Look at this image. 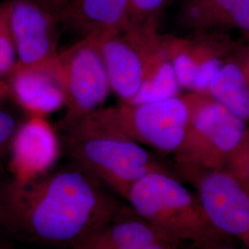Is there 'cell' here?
I'll return each instance as SVG.
<instances>
[{
    "mask_svg": "<svg viewBox=\"0 0 249 249\" xmlns=\"http://www.w3.org/2000/svg\"><path fill=\"white\" fill-rule=\"evenodd\" d=\"M74 164L0 190L13 232L69 249L114 219L124 205Z\"/></svg>",
    "mask_w": 249,
    "mask_h": 249,
    "instance_id": "1",
    "label": "cell"
},
{
    "mask_svg": "<svg viewBox=\"0 0 249 249\" xmlns=\"http://www.w3.org/2000/svg\"><path fill=\"white\" fill-rule=\"evenodd\" d=\"M125 200L137 213L181 245L207 249L233 241L214 225L198 196L172 173L146 176L130 188Z\"/></svg>",
    "mask_w": 249,
    "mask_h": 249,
    "instance_id": "2",
    "label": "cell"
},
{
    "mask_svg": "<svg viewBox=\"0 0 249 249\" xmlns=\"http://www.w3.org/2000/svg\"><path fill=\"white\" fill-rule=\"evenodd\" d=\"M193 96V91H190L186 95L156 102L100 107L64 131L66 135L116 136L174 154L187 131Z\"/></svg>",
    "mask_w": 249,
    "mask_h": 249,
    "instance_id": "3",
    "label": "cell"
},
{
    "mask_svg": "<svg viewBox=\"0 0 249 249\" xmlns=\"http://www.w3.org/2000/svg\"><path fill=\"white\" fill-rule=\"evenodd\" d=\"M74 164L125 199L130 188L146 176L171 173L139 143L104 134L66 135Z\"/></svg>",
    "mask_w": 249,
    "mask_h": 249,
    "instance_id": "4",
    "label": "cell"
},
{
    "mask_svg": "<svg viewBox=\"0 0 249 249\" xmlns=\"http://www.w3.org/2000/svg\"><path fill=\"white\" fill-rule=\"evenodd\" d=\"M183 142L174 153L179 173L225 169L249 125L205 92H193Z\"/></svg>",
    "mask_w": 249,
    "mask_h": 249,
    "instance_id": "5",
    "label": "cell"
},
{
    "mask_svg": "<svg viewBox=\"0 0 249 249\" xmlns=\"http://www.w3.org/2000/svg\"><path fill=\"white\" fill-rule=\"evenodd\" d=\"M54 64L65 93L63 130L97 110L107 98L110 81L106 65L93 39H80L59 52Z\"/></svg>",
    "mask_w": 249,
    "mask_h": 249,
    "instance_id": "6",
    "label": "cell"
},
{
    "mask_svg": "<svg viewBox=\"0 0 249 249\" xmlns=\"http://www.w3.org/2000/svg\"><path fill=\"white\" fill-rule=\"evenodd\" d=\"M181 88L205 92L224 64L244 47L227 33L163 35Z\"/></svg>",
    "mask_w": 249,
    "mask_h": 249,
    "instance_id": "7",
    "label": "cell"
},
{
    "mask_svg": "<svg viewBox=\"0 0 249 249\" xmlns=\"http://www.w3.org/2000/svg\"><path fill=\"white\" fill-rule=\"evenodd\" d=\"M160 36L157 28L128 26L121 33L95 40L106 65L111 89L122 103H130L139 92L147 65L160 43Z\"/></svg>",
    "mask_w": 249,
    "mask_h": 249,
    "instance_id": "8",
    "label": "cell"
},
{
    "mask_svg": "<svg viewBox=\"0 0 249 249\" xmlns=\"http://www.w3.org/2000/svg\"><path fill=\"white\" fill-rule=\"evenodd\" d=\"M214 225L249 249V191L225 169L185 171Z\"/></svg>",
    "mask_w": 249,
    "mask_h": 249,
    "instance_id": "9",
    "label": "cell"
},
{
    "mask_svg": "<svg viewBox=\"0 0 249 249\" xmlns=\"http://www.w3.org/2000/svg\"><path fill=\"white\" fill-rule=\"evenodd\" d=\"M59 13L36 0H9V23L17 53V68L45 65L58 51Z\"/></svg>",
    "mask_w": 249,
    "mask_h": 249,
    "instance_id": "10",
    "label": "cell"
},
{
    "mask_svg": "<svg viewBox=\"0 0 249 249\" xmlns=\"http://www.w3.org/2000/svg\"><path fill=\"white\" fill-rule=\"evenodd\" d=\"M9 151L13 180L25 184L48 173L60 148L55 130L45 116H30L18 125Z\"/></svg>",
    "mask_w": 249,
    "mask_h": 249,
    "instance_id": "11",
    "label": "cell"
},
{
    "mask_svg": "<svg viewBox=\"0 0 249 249\" xmlns=\"http://www.w3.org/2000/svg\"><path fill=\"white\" fill-rule=\"evenodd\" d=\"M54 59L37 67H15L8 78L10 96L29 116L45 117L65 107V93Z\"/></svg>",
    "mask_w": 249,
    "mask_h": 249,
    "instance_id": "12",
    "label": "cell"
},
{
    "mask_svg": "<svg viewBox=\"0 0 249 249\" xmlns=\"http://www.w3.org/2000/svg\"><path fill=\"white\" fill-rule=\"evenodd\" d=\"M130 0H67L60 19L80 36L99 40L125 30Z\"/></svg>",
    "mask_w": 249,
    "mask_h": 249,
    "instance_id": "13",
    "label": "cell"
},
{
    "mask_svg": "<svg viewBox=\"0 0 249 249\" xmlns=\"http://www.w3.org/2000/svg\"><path fill=\"white\" fill-rule=\"evenodd\" d=\"M178 21L190 34L238 30L248 35L249 0H183Z\"/></svg>",
    "mask_w": 249,
    "mask_h": 249,
    "instance_id": "14",
    "label": "cell"
},
{
    "mask_svg": "<svg viewBox=\"0 0 249 249\" xmlns=\"http://www.w3.org/2000/svg\"><path fill=\"white\" fill-rule=\"evenodd\" d=\"M160 242L176 241L170 239L128 205L114 219L70 249H122Z\"/></svg>",
    "mask_w": 249,
    "mask_h": 249,
    "instance_id": "15",
    "label": "cell"
},
{
    "mask_svg": "<svg viewBox=\"0 0 249 249\" xmlns=\"http://www.w3.org/2000/svg\"><path fill=\"white\" fill-rule=\"evenodd\" d=\"M246 50L247 45L224 64L206 93L249 126V73Z\"/></svg>",
    "mask_w": 249,
    "mask_h": 249,
    "instance_id": "16",
    "label": "cell"
},
{
    "mask_svg": "<svg viewBox=\"0 0 249 249\" xmlns=\"http://www.w3.org/2000/svg\"><path fill=\"white\" fill-rule=\"evenodd\" d=\"M181 89L176 69L164 43L163 35L147 65L142 87L135 98L126 104H142L173 98Z\"/></svg>",
    "mask_w": 249,
    "mask_h": 249,
    "instance_id": "17",
    "label": "cell"
},
{
    "mask_svg": "<svg viewBox=\"0 0 249 249\" xmlns=\"http://www.w3.org/2000/svg\"><path fill=\"white\" fill-rule=\"evenodd\" d=\"M17 64L9 23V0L0 2V80H7Z\"/></svg>",
    "mask_w": 249,
    "mask_h": 249,
    "instance_id": "18",
    "label": "cell"
},
{
    "mask_svg": "<svg viewBox=\"0 0 249 249\" xmlns=\"http://www.w3.org/2000/svg\"><path fill=\"white\" fill-rule=\"evenodd\" d=\"M170 0H130L128 26L158 28Z\"/></svg>",
    "mask_w": 249,
    "mask_h": 249,
    "instance_id": "19",
    "label": "cell"
},
{
    "mask_svg": "<svg viewBox=\"0 0 249 249\" xmlns=\"http://www.w3.org/2000/svg\"><path fill=\"white\" fill-rule=\"evenodd\" d=\"M225 170L249 191V126L239 147L228 161Z\"/></svg>",
    "mask_w": 249,
    "mask_h": 249,
    "instance_id": "20",
    "label": "cell"
},
{
    "mask_svg": "<svg viewBox=\"0 0 249 249\" xmlns=\"http://www.w3.org/2000/svg\"><path fill=\"white\" fill-rule=\"evenodd\" d=\"M18 125L16 116L0 104V159L10 150Z\"/></svg>",
    "mask_w": 249,
    "mask_h": 249,
    "instance_id": "21",
    "label": "cell"
},
{
    "mask_svg": "<svg viewBox=\"0 0 249 249\" xmlns=\"http://www.w3.org/2000/svg\"><path fill=\"white\" fill-rule=\"evenodd\" d=\"M181 244L177 242H160L144 246H137L122 249H180Z\"/></svg>",
    "mask_w": 249,
    "mask_h": 249,
    "instance_id": "22",
    "label": "cell"
},
{
    "mask_svg": "<svg viewBox=\"0 0 249 249\" xmlns=\"http://www.w3.org/2000/svg\"><path fill=\"white\" fill-rule=\"evenodd\" d=\"M9 231H12V227L9 220V214L7 213L6 207L0 197V233Z\"/></svg>",
    "mask_w": 249,
    "mask_h": 249,
    "instance_id": "23",
    "label": "cell"
},
{
    "mask_svg": "<svg viewBox=\"0 0 249 249\" xmlns=\"http://www.w3.org/2000/svg\"><path fill=\"white\" fill-rule=\"evenodd\" d=\"M10 95L9 83L7 80H0V104Z\"/></svg>",
    "mask_w": 249,
    "mask_h": 249,
    "instance_id": "24",
    "label": "cell"
},
{
    "mask_svg": "<svg viewBox=\"0 0 249 249\" xmlns=\"http://www.w3.org/2000/svg\"><path fill=\"white\" fill-rule=\"evenodd\" d=\"M184 249H237L232 246V243H227V244H223V245H219L216 247L213 248H207V249H198V248H194V247H190L187 246V248H184Z\"/></svg>",
    "mask_w": 249,
    "mask_h": 249,
    "instance_id": "25",
    "label": "cell"
},
{
    "mask_svg": "<svg viewBox=\"0 0 249 249\" xmlns=\"http://www.w3.org/2000/svg\"><path fill=\"white\" fill-rule=\"evenodd\" d=\"M247 36H248V45H247V50H246V64H247V69L249 73V34H248Z\"/></svg>",
    "mask_w": 249,
    "mask_h": 249,
    "instance_id": "26",
    "label": "cell"
},
{
    "mask_svg": "<svg viewBox=\"0 0 249 249\" xmlns=\"http://www.w3.org/2000/svg\"><path fill=\"white\" fill-rule=\"evenodd\" d=\"M0 249H12L11 247H9L8 245L4 244V243H0Z\"/></svg>",
    "mask_w": 249,
    "mask_h": 249,
    "instance_id": "27",
    "label": "cell"
}]
</instances>
